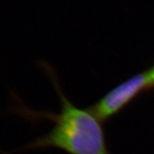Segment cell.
<instances>
[{"instance_id":"6da1fadb","label":"cell","mask_w":154,"mask_h":154,"mask_svg":"<svg viewBox=\"0 0 154 154\" xmlns=\"http://www.w3.org/2000/svg\"><path fill=\"white\" fill-rule=\"evenodd\" d=\"M42 65L59 96L60 112L34 111L24 106L17 109L23 117L31 121L46 119L54 123L48 134L36 138L21 150L54 148L69 154H111L101 121L88 109H80L73 104L61 90L54 69L47 63Z\"/></svg>"},{"instance_id":"7a4b0ae2","label":"cell","mask_w":154,"mask_h":154,"mask_svg":"<svg viewBox=\"0 0 154 154\" xmlns=\"http://www.w3.org/2000/svg\"><path fill=\"white\" fill-rule=\"evenodd\" d=\"M151 88L153 86L148 72L140 73L116 86L88 109L103 122L121 112L140 93Z\"/></svg>"},{"instance_id":"3957f363","label":"cell","mask_w":154,"mask_h":154,"mask_svg":"<svg viewBox=\"0 0 154 154\" xmlns=\"http://www.w3.org/2000/svg\"><path fill=\"white\" fill-rule=\"evenodd\" d=\"M148 74H149V76L151 79V82L153 84V88H154V66L151 69H150L149 71H148Z\"/></svg>"}]
</instances>
